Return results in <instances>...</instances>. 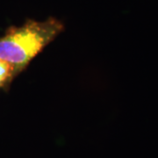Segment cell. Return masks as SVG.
<instances>
[{
	"instance_id": "cell-1",
	"label": "cell",
	"mask_w": 158,
	"mask_h": 158,
	"mask_svg": "<svg viewBox=\"0 0 158 158\" xmlns=\"http://www.w3.org/2000/svg\"><path fill=\"white\" fill-rule=\"evenodd\" d=\"M63 28V24L54 18L27 20L20 27H12L0 38V60L22 71Z\"/></svg>"
},
{
	"instance_id": "cell-2",
	"label": "cell",
	"mask_w": 158,
	"mask_h": 158,
	"mask_svg": "<svg viewBox=\"0 0 158 158\" xmlns=\"http://www.w3.org/2000/svg\"><path fill=\"white\" fill-rule=\"evenodd\" d=\"M21 70L8 62L0 60V87L9 84Z\"/></svg>"
}]
</instances>
